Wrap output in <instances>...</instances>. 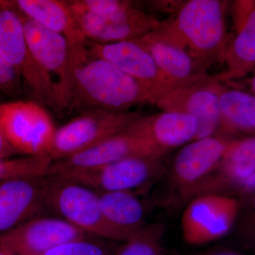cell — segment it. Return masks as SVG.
I'll return each mask as SVG.
<instances>
[{"mask_svg": "<svg viewBox=\"0 0 255 255\" xmlns=\"http://www.w3.org/2000/svg\"><path fill=\"white\" fill-rule=\"evenodd\" d=\"M86 41L69 45L73 80L69 112L127 113L142 106L155 105L135 80L110 62L90 54Z\"/></svg>", "mask_w": 255, "mask_h": 255, "instance_id": "6da1fadb", "label": "cell"}, {"mask_svg": "<svg viewBox=\"0 0 255 255\" xmlns=\"http://www.w3.org/2000/svg\"><path fill=\"white\" fill-rule=\"evenodd\" d=\"M228 1H183L170 17L161 21L157 36L182 48L206 70L224 63L230 41L226 27Z\"/></svg>", "mask_w": 255, "mask_h": 255, "instance_id": "7a4b0ae2", "label": "cell"}, {"mask_svg": "<svg viewBox=\"0 0 255 255\" xmlns=\"http://www.w3.org/2000/svg\"><path fill=\"white\" fill-rule=\"evenodd\" d=\"M41 190L43 204L90 236L124 242L135 234L109 223L101 211L98 194L85 186L48 174L41 179Z\"/></svg>", "mask_w": 255, "mask_h": 255, "instance_id": "3957f363", "label": "cell"}, {"mask_svg": "<svg viewBox=\"0 0 255 255\" xmlns=\"http://www.w3.org/2000/svg\"><path fill=\"white\" fill-rule=\"evenodd\" d=\"M238 139L217 132L183 146L164 173L167 174L170 189V195L164 203L179 205L193 199L219 167Z\"/></svg>", "mask_w": 255, "mask_h": 255, "instance_id": "277c9868", "label": "cell"}, {"mask_svg": "<svg viewBox=\"0 0 255 255\" xmlns=\"http://www.w3.org/2000/svg\"><path fill=\"white\" fill-rule=\"evenodd\" d=\"M19 14L28 46L48 83L52 109L68 111L73 80L68 41Z\"/></svg>", "mask_w": 255, "mask_h": 255, "instance_id": "5b68a950", "label": "cell"}, {"mask_svg": "<svg viewBox=\"0 0 255 255\" xmlns=\"http://www.w3.org/2000/svg\"><path fill=\"white\" fill-rule=\"evenodd\" d=\"M56 130L46 109L35 101L0 104V131L16 152L50 156Z\"/></svg>", "mask_w": 255, "mask_h": 255, "instance_id": "8992f818", "label": "cell"}, {"mask_svg": "<svg viewBox=\"0 0 255 255\" xmlns=\"http://www.w3.org/2000/svg\"><path fill=\"white\" fill-rule=\"evenodd\" d=\"M162 158L134 157L101 167L67 169L51 174L66 178L95 192L142 191L163 177Z\"/></svg>", "mask_w": 255, "mask_h": 255, "instance_id": "52a82bcc", "label": "cell"}, {"mask_svg": "<svg viewBox=\"0 0 255 255\" xmlns=\"http://www.w3.org/2000/svg\"><path fill=\"white\" fill-rule=\"evenodd\" d=\"M0 54L33 100L52 108L48 83L30 50L21 15L12 1H0Z\"/></svg>", "mask_w": 255, "mask_h": 255, "instance_id": "ba28073f", "label": "cell"}, {"mask_svg": "<svg viewBox=\"0 0 255 255\" xmlns=\"http://www.w3.org/2000/svg\"><path fill=\"white\" fill-rule=\"evenodd\" d=\"M141 116L139 110L127 113L91 110L79 114L57 129L50 158L54 162L81 152L123 131Z\"/></svg>", "mask_w": 255, "mask_h": 255, "instance_id": "9c48e42d", "label": "cell"}, {"mask_svg": "<svg viewBox=\"0 0 255 255\" xmlns=\"http://www.w3.org/2000/svg\"><path fill=\"white\" fill-rule=\"evenodd\" d=\"M240 201L228 194H205L194 196L182 216L184 241L201 246L226 236L239 212Z\"/></svg>", "mask_w": 255, "mask_h": 255, "instance_id": "30bf717a", "label": "cell"}, {"mask_svg": "<svg viewBox=\"0 0 255 255\" xmlns=\"http://www.w3.org/2000/svg\"><path fill=\"white\" fill-rule=\"evenodd\" d=\"M86 46L90 54L110 62L140 84L155 104L162 96L174 90L152 55L135 38L110 43H97L87 40Z\"/></svg>", "mask_w": 255, "mask_h": 255, "instance_id": "8fae6325", "label": "cell"}, {"mask_svg": "<svg viewBox=\"0 0 255 255\" xmlns=\"http://www.w3.org/2000/svg\"><path fill=\"white\" fill-rule=\"evenodd\" d=\"M223 87L224 84L216 77L209 76L174 89L159 99L155 106L162 112H180L194 117L199 124L195 140L204 138L219 132V95Z\"/></svg>", "mask_w": 255, "mask_h": 255, "instance_id": "7c38bea8", "label": "cell"}, {"mask_svg": "<svg viewBox=\"0 0 255 255\" xmlns=\"http://www.w3.org/2000/svg\"><path fill=\"white\" fill-rule=\"evenodd\" d=\"M167 153L152 142L128 133L124 130L81 152L54 161L50 166L48 174L67 169L94 168L129 157L162 158Z\"/></svg>", "mask_w": 255, "mask_h": 255, "instance_id": "4fadbf2b", "label": "cell"}, {"mask_svg": "<svg viewBox=\"0 0 255 255\" xmlns=\"http://www.w3.org/2000/svg\"><path fill=\"white\" fill-rule=\"evenodd\" d=\"M75 16L85 38L97 43L135 39L155 31L161 21L135 3L128 9L105 17L89 14Z\"/></svg>", "mask_w": 255, "mask_h": 255, "instance_id": "5bb4252c", "label": "cell"}, {"mask_svg": "<svg viewBox=\"0 0 255 255\" xmlns=\"http://www.w3.org/2000/svg\"><path fill=\"white\" fill-rule=\"evenodd\" d=\"M89 237L63 219L41 218L18 225L1 240V245L16 255H38L67 242Z\"/></svg>", "mask_w": 255, "mask_h": 255, "instance_id": "9a60e30c", "label": "cell"}, {"mask_svg": "<svg viewBox=\"0 0 255 255\" xmlns=\"http://www.w3.org/2000/svg\"><path fill=\"white\" fill-rule=\"evenodd\" d=\"M255 189V136L240 137L196 196L230 189L245 195Z\"/></svg>", "mask_w": 255, "mask_h": 255, "instance_id": "2e32d148", "label": "cell"}, {"mask_svg": "<svg viewBox=\"0 0 255 255\" xmlns=\"http://www.w3.org/2000/svg\"><path fill=\"white\" fill-rule=\"evenodd\" d=\"M198 130L199 124L192 116L162 111L152 115L141 116L129 124L124 131L168 152L195 140Z\"/></svg>", "mask_w": 255, "mask_h": 255, "instance_id": "e0dca14e", "label": "cell"}, {"mask_svg": "<svg viewBox=\"0 0 255 255\" xmlns=\"http://www.w3.org/2000/svg\"><path fill=\"white\" fill-rule=\"evenodd\" d=\"M135 39L152 55L174 90L211 76L205 67L185 50L160 38L154 31Z\"/></svg>", "mask_w": 255, "mask_h": 255, "instance_id": "ac0fdd59", "label": "cell"}, {"mask_svg": "<svg viewBox=\"0 0 255 255\" xmlns=\"http://www.w3.org/2000/svg\"><path fill=\"white\" fill-rule=\"evenodd\" d=\"M41 178H15L0 185V231L26 222L43 204Z\"/></svg>", "mask_w": 255, "mask_h": 255, "instance_id": "d6986e66", "label": "cell"}, {"mask_svg": "<svg viewBox=\"0 0 255 255\" xmlns=\"http://www.w3.org/2000/svg\"><path fill=\"white\" fill-rule=\"evenodd\" d=\"M16 9L43 28L66 38L69 45L87 41L68 1L63 0H16Z\"/></svg>", "mask_w": 255, "mask_h": 255, "instance_id": "ffe728a7", "label": "cell"}, {"mask_svg": "<svg viewBox=\"0 0 255 255\" xmlns=\"http://www.w3.org/2000/svg\"><path fill=\"white\" fill-rule=\"evenodd\" d=\"M219 132L231 136H255V95L224 85L219 95Z\"/></svg>", "mask_w": 255, "mask_h": 255, "instance_id": "44dd1931", "label": "cell"}, {"mask_svg": "<svg viewBox=\"0 0 255 255\" xmlns=\"http://www.w3.org/2000/svg\"><path fill=\"white\" fill-rule=\"evenodd\" d=\"M98 198L102 214L114 227L133 234L146 226L145 206L137 193L111 191L100 193Z\"/></svg>", "mask_w": 255, "mask_h": 255, "instance_id": "7402d4cb", "label": "cell"}, {"mask_svg": "<svg viewBox=\"0 0 255 255\" xmlns=\"http://www.w3.org/2000/svg\"><path fill=\"white\" fill-rule=\"evenodd\" d=\"M224 63L227 70L216 78L220 82L232 81L254 71L255 67V11L252 13L237 36L229 41Z\"/></svg>", "mask_w": 255, "mask_h": 255, "instance_id": "603a6c76", "label": "cell"}, {"mask_svg": "<svg viewBox=\"0 0 255 255\" xmlns=\"http://www.w3.org/2000/svg\"><path fill=\"white\" fill-rule=\"evenodd\" d=\"M165 230L162 223L146 225L124 241L112 255H161Z\"/></svg>", "mask_w": 255, "mask_h": 255, "instance_id": "cb8c5ba5", "label": "cell"}, {"mask_svg": "<svg viewBox=\"0 0 255 255\" xmlns=\"http://www.w3.org/2000/svg\"><path fill=\"white\" fill-rule=\"evenodd\" d=\"M49 156H26L11 161L0 160V177L41 178L49 172Z\"/></svg>", "mask_w": 255, "mask_h": 255, "instance_id": "d4e9b609", "label": "cell"}, {"mask_svg": "<svg viewBox=\"0 0 255 255\" xmlns=\"http://www.w3.org/2000/svg\"><path fill=\"white\" fill-rule=\"evenodd\" d=\"M68 3L74 14L101 17L117 14L134 4L133 1L127 0H71Z\"/></svg>", "mask_w": 255, "mask_h": 255, "instance_id": "484cf974", "label": "cell"}, {"mask_svg": "<svg viewBox=\"0 0 255 255\" xmlns=\"http://www.w3.org/2000/svg\"><path fill=\"white\" fill-rule=\"evenodd\" d=\"M114 251L92 237L67 242L38 255H112Z\"/></svg>", "mask_w": 255, "mask_h": 255, "instance_id": "4316f807", "label": "cell"}, {"mask_svg": "<svg viewBox=\"0 0 255 255\" xmlns=\"http://www.w3.org/2000/svg\"><path fill=\"white\" fill-rule=\"evenodd\" d=\"M0 90L6 95L16 97L21 92V80L14 69L0 54Z\"/></svg>", "mask_w": 255, "mask_h": 255, "instance_id": "83f0119b", "label": "cell"}, {"mask_svg": "<svg viewBox=\"0 0 255 255\" xmlns=\"http://www.w3.org/2000/svg\"><path fill=\"white\" fill-rule=\"evenodd\" d=\"M255 1H236L235 2L234 21L236 33H238L246 24L252 13L255 11Z\"/></svg>", "mask_w": 255, "mask_h": 255, "instance_id": "f1b7e54d", "label": "cell"}, {"mask_svg": "<svg viewBox=\"0 0 255 255\" xmlns=\"http://www.w3.org/2000/svg\"><path fill=\"white\" fill-rule=\"evenodd\" d=\"M194 255H243L241 253L230 248H216L200 252Z\"/></svg>", "mask_w": 255, "mask_h": 255, "instance_id": "f546056e", "label": "cell"}, {"mask_svg": "<svg viewBox=\"0 0 255 255\" xmlns=\"http://www.w3.org/2000/svg\"><path fill=\"white\" fill-rule=\"evenodd\" d=\"M15 152H16V151L8 143L4 135L0 131V158L4 157V156L11 155Z\"/></svg>", "mask_w": 255, "mask_h": 255, "instance_id": "4dcf8cb0", "label": "cell"}, {"mask_svg": "<svg viewBox=\"0 0 255 255\" xmlns=\"http://www.w3.org/2000/svg\"><path fill=\"white\" fill-rule=\"evenodd\" d=\"M0 255H16L12 251H10L6 247L1 246L0 247Z\"/></svg>", "mask_w": 255, "mask_h": 255, "instance_id": "1f68e13d", "label": "cell"}, {"mask_svg": "<svg viewBox=\"0 0 255 255\" xmlns=\"http://www.w3.org/2000/svg\"><path fill=\"white\" fill-rule=\"evenodd\" d=\"M161 255H178L177 254H175V253H169V252H167L166 251H163V252H162V254H161Z\"/></svg>", "mask_w": 255, "mask_h": 255, "instance_id": "d6a6232c", "label": "cell"}]
</instances>
